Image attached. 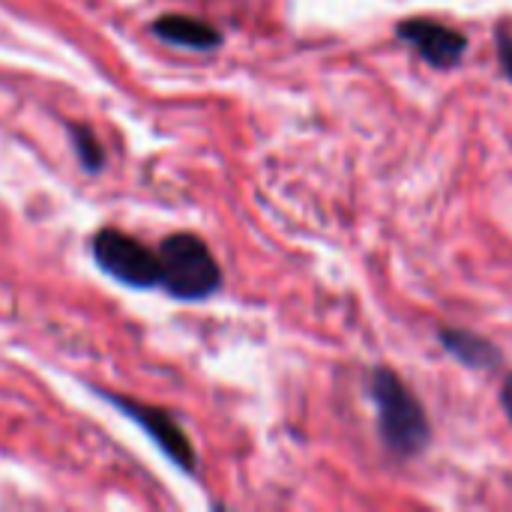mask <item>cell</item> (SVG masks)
I'll return each mask as SVG.
<instances>
[{"instance_id":"obj_6","label":"cell","mask_w":512,"mask_h":512,"mask_svg":"<svg viewBox=\"0 0 512 512\" xmlns=\"http://www.w3.org/2000/svg\"><path fill=\"white\" fill-rule=\"evenodd\" d=\"M153 33L162 42H171L177 48H189V51H213L222 42V33L192 15H162L153 21Z\"/></svg>"},{"instance_id":"obj_7","label":"cell","mask_w":512,"mask_h":512,"mask_svg":"<svg viewBox=\"0 0 512 512\" xmlns=\"http://www.w3.org/2000/svg\"><path fill=\"white\" fill-rule=\"evenodd\" d=\"M438 339H441V345H444L459 363H465V366H471V369H492V366L501 363V351H498L489 339H483V336H477V333L444 327V330L438 333Z\"/></svg>"},{"instance_id":"obj_9","label":"cell","mask_w":512,"mask_h":512,"mask_svg":"<svg viewBox=\"0 0 512 512\" xmlns=\"http://www.w3.org/2000/svg\"><path fill=\"white\" fill-rule=\"evenodd\" d=\"M498 57H501V66H504V72L510 75L512 81V30L498 33Z\"/></svg>"},{"instance_id":"obj_2","label":"cell","mask_w":512,"mask_h":512,"mask_svg":"<svg viewBox=\"0 0 512 512\" xmlns=\"http://www.w3.org/2000/svg\"><path fill=\"white\" fill-rule=\"evenodd\" d=\"M162 282L174 300H207L222 288V270L207 243L195 234H171L159 243Z\"/></svg>"},{"instance_id":"obj_4","label":"cell","mask_w":512,"mask_h":512,"mask_svg":"<svg viewBox=\"0 0 512 512\" xmlns=\"http://www.w3.org/2000/svg\"><path fill=\"white\" fill-rule=\"evenodd\" d=\"M114 408H120L126 417H132L153 441H156V447L180 468V471H186V474H192L195 471V465H198V459H195V450H192V444H189V438H186V432L177 426V420L168 414V411H159V408H150V405H141V402H132V399H126V396H111V393H102Z\"/></svg>"},{"instance_id":"obj_10","label":"cell","mask_w":512,"mask_h":512,"mask_svg":"<svg viewBox=\"0 0 512 512\" xmlns=\"http://www.w3.org/2000/svg\"><path fill=\"white\" fill-rule=\"evenodd\" d=\"M501 405H504V411H507V417H510L512 423V375L504 381V390H501Z\"/></svg>"},{"instance_id":"obj_5","label":"cell","mask_w":512,"mask_h":512,"mask_svg":"<svg viewBox=\"0 0 512 512\" xmlns=\"http://www.w3.org/2000/svg\"><path fill=\"white\" fill-rule=\"evenodd\" d=\"M396 33L402 42L414 45L426 63H432L438 69L459 66L462 54L468 51V39L456 27H447L432 18H408L396 27Z\"/></svg>"},{"instance_id":"obj_3","label":"cell","mask_w":512,"mask_h":512,"mask_svg":"<svg viewBox=\"0 0 512 512\" xmlns=\"http://www.w3.org/2000/svg\"><path fill=\"white\" fill-rule=\"evenodd\" d=\"M93 261L117 282L129 288H159L162 282V264L159 252L147 249L141 240L117 231V228H102L90 240Z\"/></svg>"},{"instance_id":"obj_1","label":"cell","mask_w":512,"mask_h":512,"mask_svg":"<svg viewBox=\"0 0 512 512\" xmlns=\"http://www.w3.org/2000/svg\"><path fill=\"white\" fill-rule=\"evenodd\" d=\"M369 396L378 408L381 438L396 456H414L429 444L426 411L396 372L375 369L369 378Z\"/></svg>"},{"instance_id":"obj_8","label":"cell","mask_w":512,"mask_h":512,"mask_svg":"<svg viewBox=\"0 0 512 512\" xmlns=\"http://www.w3.org/2000/svg\"><path fill=\"white\" fill-rule=\"evenodd\" d=\"M69 132V144H72V153L78 156V165L87 171V174H99L105 168V150L96 138V132H90L87 126H66Z\"/></svg>"}]
</instances>
